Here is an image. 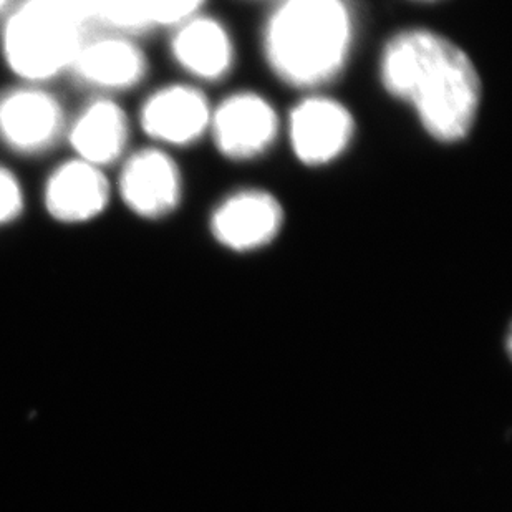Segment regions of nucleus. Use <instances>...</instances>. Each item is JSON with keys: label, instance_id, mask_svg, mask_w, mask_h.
Returning <instances> with one entry per match:
<instances>
[{"label": "nucleus", "instance_id": "obj_1", "mask_svg": "<svg viewBox=\"0 0 512 512\" xmlns=\"http://www.w3.org/2000/svg\"><path fill=\"white\" fill-rule=\"evenodd\" d=\"M378 68L385 92L415 112L431 140L458 145L471 135L483 83L456 42L423 27L401 30L383 47Z\"/></svg>", "mask_w": 512, "mask_h": 512}, {"label": "nucleus", "instance_id": "obj_2", "mask_svg": "<svg viewBox=\"0 0 512 512\" xmlns=\"http://www.w3.org/2000/svg\"><path fill=\"white\" fill-rule=\"evenodd\" d=\"M353 30L345 0H282L264 27V57L285 85L315 90L347 65Z\"/></svg>", "mask_w": 512, "mask_h": 512}, {"label": "nucleus", "instance_id": "obj_3", "mask_svg": "<svg viewBox=\"0 0 512 512\" xmlns=\"http://www.w3.org/2000/svg\"><path fill=\"white\" fill-rule=\"evenodd\" d=\"M0 55L20 83L47 85L68 75L85 29L45 0H19L0 20Z\"/></svg>", "mask_w": 512, "mask_h": 512}, {"label": "nucleus", "instance_id": "obj_4", "mask_svg": "<svg viewBox=\"0 0 512 512\" xmlns=\"http://www.w3.org/2000/svg\"><path fill=\"white\" fill-rule=\"evenodd\" d=\"M67 110L47 85L19 83L0 93V143L20 158H39L65 140Z\"/></svg>", "mask_w": 512, "mask_h": 512}, {"label": "nucleus", "instance_id": "obj_5", "mask_svg": "<svg viewBox=\"0 0 512 512\" xmlns=\"http://www.w3.org/2000/svg\"><path fill=\"white\" fill-rule=\"evenodd\" d=\"M113 189L133 216L143 221H161L181 206L183 173L168 150L146 146L121 160Z\"/></svg>", "mask_w": 512, "mask_h": 512}, {"label": "nucleus", "instance_id": "obj_6", "mask_svg": "<svg viewBox=\"0 0 512 512\" xmlns=\"http://www.w3.org/2000/svg\"><path fill=\"white\" fill-rule=\"evenodd\" d=\"M150 62L133 37L100 30L83 37L68 75L93 97H113L145 82Z\"/></svg>", "mask_w": 512, "mask_h": 512}, {"label": "nucleus", "instance_id": "obj_7", "mask_svg": "<svg viewBox=\"0 0 512 512\" xmlns=\"http://www.w3.org/2000/svg\"><path fill=\"white\" fill-rule=\"evenodd\" d=\"M355 116L347 105L325 95L300 100L289 115L287 135L295 158L322 168L342 158L355 138Z\"/></svg>", "mask_w": 512, "mask_h": 512}, {"label": "nucleus", "instance_id": "obj_8", "mask_svg": "<svg viewBox=\"0 0 512 512\" xmlns=\"http://www.w3.org/2000/svg\"><path fill=\"white\" fill-rule=\"evenodd\" d=\"M281 121L276 108L261 93L242 90L213 108L209 135L219 153L231 161H251L266 155L276 143Z\"/></svg>", "mask_w": 512, "mask_h": 512}, {"label": "nucleus", "instance_id": "obj_9", "mask_svg": "<svg viewBox=\"0 0 512 512\" xmlns=\"http://www.w3.org/2000/svg\"><path fill=\"white\" fill-rule=\"evenodd\" d=\"M115 189L107 170L70 156L54 166L42 186V206L60 226H85L107 213Z\"/></svg>", "mask_w": 512, "mask_h": 512}, {"label": "nucleus", "instance_id": "obj_10", "mask_svg": "<svg viewBox=\"0 0 512 512\" xmlns=\"http://www.w3.org/2000/svg\"><path fill=\"white\" fill-rule=\"evenodd\" d=\"M285 211L266 189H239L219 201L209 216L214 241L232 252H252L271 246L282 232Z\"/></svg>", "mask_w": 512, "mask_h": 512}, {"label": "nucleus", "instance_id": "obj_11", "mask_svg": "<svg viewBox=\"0 0 512 512\" xmlns=\"http://www.w3.org/2000/svg\"><path fill=\"white\" fill-rule=\"evenodd\" d=\"M213 107L199 88L171 83L156 88L141 103L138 123L151 143L160 148H184L209 133Z\"/></svg>", "mask_w": 512, "mask_h": 512}, {"label": "nucleus", "instance_id": "obj_12", "mask_svg": "<svg viewBox=\"0 0 512 512\" xmlns=\"http://www.w3.org/2000/svg\"><path fill=\"white\" fill-rule=\"evenodd\" d=\"M131 121L113 97H92L68 118L65 140L72 156L108 170L128 155Z\"/></svg>", "mask_w": 512, "mask_h": 512}, {"label": "nucleus", "instance_id": "obj_13", "mask_svg": "<svg viewBox=\"0 0 512 512\" xmlns=\"http://www.w3.org/2000/svg\"><path fill=\"white\" fill-rule=\"evenodd\" d=\"M170 50L183 72L204 82L228 77L236 60V47L226 25L203 14L174 27Z\"/></svg>", "mask_w": 512, "mask_h": 512}, {"label": "nucleus", "instance_id": "obj_14", "mask_svg": "<svg viewBox=\"0 0 512 512\" xmlns=\"http://www.w3.org/2000/svg\"><path fill=\"white\" fill-rule=\"evenodd\" d=\"M95 24L105 32L133 39L153 29L146 0H100Z\"/></svg>", "mask_w": 512, "mask_h": 512}, {"label": "nucleus", "instance_id": "obj_15", "mask_svg": "<svg viewBox=\"0 0 512 512\" xmlns=\"http://www.w3.org/2000/svg\"><path fill=\"white\" fill-rule=\"evenodd\" d=\"M27 209L24 183L9 166L0 163V231L17 223Z\"/></svg>", "mask_w": 512, "mask_h": 512}, {"label": "nucleus", "instance_id": "obj_16", "mask_svg": "<svg viewBox=\"0 0 512 512\" xmlns=\"http://www.w3.org/2000/svg\"><path fill=\"white\" fill-rule=\"evenodd\" d=\"M206 0H146L151 27H178L201 14Z\"/></svg>", "mask_w": 512, "mask_h": 512}, {"label": "nucleus", "instance_id": "obj_17", "mask_svg": "<svg viewBox=\"0 0 512 512\" xmlns=\"http://www.w3.org/2000/svg\"><path fill=\"white\" fill-rule=\"evenodd\" d=\"M67 19L87 29V25L97 22L100 0H45Z\"/></svg>", "mask_w": 512, "mask_h": 512}, {"label": "nucleus", "instance_id": "obj_18", "mask_svg": "<svg viewBox=\"0 0 512 512\" xmlns=\"http://www.w3.org/2000/svg\"><path fill=\"white\" fill-rule=\"evenodd\" d=\"M12 4H14V0H0V20L7 14V10L12 7Z\"/></svg>", "mask_w": 512, "mask_h": 512}, {"label": "nucleus", "instance_id": "obj_19", "mask_svg": "<svg viewBox=\"0 0 512 512\" xmlns=\"http://www.w3.org/2000/svg\"><path fill=\"white\" fill-rule=\"evenodd\" d=\"M416 2H435V0H416Z\"/></svg>", "mask_w": 512, "mask_h": 512}]
</instances>
